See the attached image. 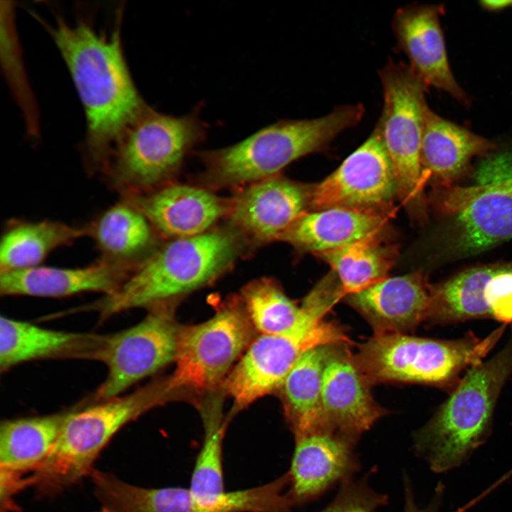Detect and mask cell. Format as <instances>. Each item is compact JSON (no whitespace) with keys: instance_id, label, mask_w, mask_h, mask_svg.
<instances>
[{"instance_id":"19","label":"cell","mask_w":512,"mask_h":512,"mask_svg":"<svg viewBox=\"0 0 512 512\" xmlns=\"http://www.w3.org/2000/svg\"><path fill=\"white\" fill-rule=\"evenodd\" d=\"M309 205V188L285 178L252 183L231 206L235 225L259 240L279 239Z\"/></svg>"},{"instance_id":"31","label":"cell","mask_w":512,"mask_h":512,"mask_svg":"<svg viewBox=\"0 0 512 512\" xmlns=\"http://www.w3.org/2000/svg\"><path fill=\"white\" fill-rule=\"evenodd\" d=\"M90 476L97 498L110 512L191 511L188 489L139 487L97 469Z\"/></svg>"},{"instance_id":"38","label":"cell","mask_w":512,"mask_h":512,"mask_svg":"<svg viewBox=\"0 0 512 512\" xmlns=\"http://www.w3.org/2000/svg\"><path fill=\"white\" fill-rule=\"evenodd\" d=\"M97 512H110V511L109 510H107V508L102 507L101 510L99 511H97Z\"/></svg>"},{"instance_id":"8","label":"cell","mask_w":512,"mask_h":512,"mask_svg":"<svg viewBox=\"0 0 512 512\" xmlns=\"http://www.w3.org/2000/svg\"><path fill=\"white\" fill-rule=\"evenodd\" d=\"M383 107L376 126L393 169L398 198L409 208L422 206L420 152L427 85L408 64L390 60L379 71Z\"/></svg>"},{"instance_id":"10","label":"cell","mask_w":512,"mask_h":512,"mask_svg":"<svg viewBox=\"0 0 512 512\" xmlns=\"http://www.w3.org/2000/svg\"><path fill=\"white\" fill-rule=\"evenodd\" d=\"M251 337L247 314L226 306L203 323L182 328L176 367L167 378L173 393L181 390H210L225 378Z\"/></svg>"},{"instance_id":"37","label":"cell","mask_w":512,"mask_h":512,"mask_svg":"<svg viewBox=\"0 0 512 512\" xmlns=\"http://www.w3.org/2000/svg\"><path fill=\"white\" fill-rule=\"evenodd\" d=\"M479 4L484 9L492 11L512 8V1L510 0L481 1Z\"/></svg>"},{"instance_id":"34","label":"cell","mask_w":512,"mask_h":512,"mask_svg":"<svg viewBox=\"0 0 512 512\" xmlns=\"http://www.w3.org/2000/svg\"><path fill=\"white\" fill-rule=\"evenodd\" d=\"M487 195L512 196V176L471 186H444L437 192L435 198L442 210L455 213L473 200Z\"/></svg>"},{"instance_id":"18","label":"cell","mask_w":512,"mask_h":512,"mask_svg":"<svg viewBox=\"0 0 512 512\" xmlns=\"http://www.w3.org/2000/svg\"><path fill=\"white\" fill-rule=\"evenodd\" d=\"M108 335L56 331L7 316L0 318V370L38 359L100 361Z\"/></svg>"},{"instance_id":"25","label":"cell","mask_w":512,"mask_h":512,"mask_svg":"<svg viewBox=\"0 0 512 512\" xmlns=\"http://www.w3.org/2000/svg\"><path fill=\"white\" fill-rule=\"evenodd\" d=\"M70 411L2 421L0 468L33 472L55 447Z\"/></svg>"},{"instance_id":"2","label":"cell","mask_w":512,"mask_h":512,"mask_svg":"<svg viewBox=\"0 0 512 512\" xmlns=\"http://www.w3.org/2000/svg\"><path fill=\"white\" fill-rule=\"evenodd\" d=\"M512 373V336L491 358L469 368L449 397L414 435L415 454L432 471L462 465L491 431L499 395Z\"/></svg>"},{"instance_id":"22","label":"cell","mask_w":512,"mask_h":512,"mask_svg":"<svg viewBox=\"0 0 512 512\" xmlns=\"http://www.w3.org/2000/svg\"><path fill=\"white\" fill-rule=\"evenodd\" d=\"M495 144L447 120L427 106L421 144V164L444 186L459 178L475 156L486 154Z\"/></svg>"},{"instance_id":"21","label":"cell","mask_w":512,"mask_h":512,"mask_svg":"<svg viewBox=\"0 0 512 512\" xmlns=\"http://www.w3.org/2000/svg\"><path fill=\"white\" fill-rule=\"evenodd\" d=\"M386 220V215L342 208L304 212L279 239L316 255L379 235Z\"/></svg>"},{"instance_id":"9","label":"cell","mask_w":512,"mask_h":512,"mask_svg":"<svg viewBox=\"0 0 512 512\" xmlns=\"http://www.w3.org/2000/svg\"><path fill=\"white\" fill-rule=\"evenodd\" d=\"M305 309L304 318L290 332L258 337L225 379L223 388L233 399L235 410L281 389L306 351L323 345L350 343L341 326L324 320V311L311 307Z\"/></svg>"},{"instance_id":"26","label":"cell","mask_w":512,"mask_h":512,"mask_svg":"<svg viewBox=\"0 0 512 512\" xmlns=\"http://www.w3.org/2000/svg\"><path fill=\"white\" fill-rule=\"evenodd\" d=\"M455 252L471 255L512 239V196L477 198L454 213Z\"/></svg>"},{"instance_id":"35","label":"cell","mask_w":512,"mask_h":512,"mask_svg":"<svg viewBox=\"0 0 512 512\" xmlns=\"http://www.w3.org/2000/svg\"><path fill=\"white\" fill-rule=\"evenodd\" d=\"M1 469V512L17 511L14 496L22 489L32 485L31 475L4 468Z\"/></svg>"},{"instance_id":"30","label":"cell","mask_w":512,"mask_h":512,"mask_svg":"<svg viewBox=\"0 0 512 512\" xmlns=\"http://www.w3.org/2000/svg\"><path fill=\"white\" fill-rule=\"evenodd\" d=\"M316 255L331 267L347 296L386 278L397 255L377 235Z\"/></svg>"},{"instance_id":"12","label":"cell","mask_w":512,"mask_h":512,"mask_svg":"<svg viewBox=\"0 0 512 512\" xmlns=\"http://www.w3.org/2000/svg\"><path fill=\"white\" fill-rule=\"evenodd\" d=\"M396 197L392 164L375 125L334 172L309 188L308 206L314 210L342 208L387 216Z\"/></svg>"},{"instance_id":"5","label":"cell","mask_w":512,"mask_h":512,"mask_svg":"<svg viewBox=\"0 0 512 512\" xmlns=\"http://www.w3.org/2000/svg\"><path fill=\"white\" fill-rule=\"evenodd\" d=\"M171 396L165 378L129 394L72 410L55 447L32 472V486L38 494L51 496L78 483L91 474L97 457L121 428Z\"/></svg>"},{"instance_id":"33","label":"cell","mask_w":512,"mask_h":512,"mask_svg":"<svg viewBox=\"0 0 512 512\" xmlns=\"http://www.w3.org/2000/svg\"><path fill=\"white\" fill-rule=\"evenodd\" d=\"M388 496L371 489L367 479L341 484L334 499L320 512H375L386 505Z\"/></svg>"},{"instance_id":"32","label":"cell","mask_w":512,"mask_h":512,"mask_svg":"<svg viewBox=\"0 0 512 512\" xmlns=\"http://www.w3.org/2000/svg\"><path fill=\"white\" fill-rule=\"evenodd\" d=\"M242 297L250 321L262 335L289 333L305 316L304 307L297 306L270 280H258L247 286Z\"/></svg>"},{"instance_id":"4","label":"cell","mask_w":512,"mask_h":512,"mask_svg":"<svg viewBox=\"0 0 512 512\" xmlns=\"http://www.w3.org/2000/svg\"><path fill=\"white\" fill-rule=\"evenodd\" d=\"M364 114V106L357 103L340 105L317 118L279 120L233 145L203 152L202 158L220 182L253 183L273 177L302 156L326 150Z\"/></svg>"},{"instance_id":"29","label":"cell","mask_w":512,"mask_h":512,"mask_svg":"<svg viewBox=\"0 0 512 512\" xmlns=\"http://www.w3.org/2000/svg\"><path fill=\"white\" fill-rule=\"evenodd\" d=\"M508 265H484L465 270L447 281L432 285L428 321L447 324L491 319L484 298L489 281Z\"/></svg>"},{"instance_id":"11","label":"cell","mask_w":512,"mask_h":512,"mask_svg":"<svg viewBox=\"0 0 512 512\" xmlns=\"http://www.w3.org/2000/svg\"><path fill=\"white\" fill-rule=\"evenodd\" d=\"M149 309L140 322L109 334L100 361L107 366V374L97 390L98 400L119 396L175 361L182 328L168 303Z\"/></svg>"},{"instance_id":"17","label":"cell","mask_w":512,"mask_h":512,"mask_svg":"<svg viewBox=\"0 0 512 512\" xmlns=\"http://www.w3.org/2000/svg\"><path fill=\"white\" fill-rule=\"evenodd\" d=\"M138 265L101 259L82 267L38 266L1 272V296L63 297L82 292L115 294Z\"/></svg>"},{"instance_id":"1","label":"cell","mask_w":512,"mask_h":512,"mask_svg":"<svg viewBox=\"0 0 512 512\" xmlns=\"http://www.w3.org/2000/svg\"><path fill=\"white\" fill-rule=\"evenodd\" d=\"M119 19L110 33L80 20L44 23L67 65L86 119L85 151L94 167L105 169L126 129L151 107L133 81L124 55Z\"/></svg>"},{"instance_id":"28","label":"cell","mask_w":512,"mask_h":512,"mask_svg":"<svg viewBox=\"0 0 512 512\" xmlns=\"http://www.w3.org/2000/svg\"><path fill=\"white\" fill-rule=\"evenodd\" d=\"M151 223L129 201L115 204L103 212L90 226L91 236L102 259L138 265L139 257L151 244Z\"/></svg>"},{"instance_id":"23","label":"cell","mask_w":512,"mask_h":512,"mask_svg":"<svg viewBox=\"0 0 512 512\" xmlns=\"http://www.w3.org/2000/svg\"><path fill=\"white\" fill-rule=\"evenodd\" d=\"M338 345L313 348L302 354L281 389L287 422L294 437L324 430L321 412V384L328 359Z\"/></svg>"},{"instance_id":"15","label":"cell","mask_w":512,"mask_h":512,"mask_svg":"<svg viewBox=\"0 0 512 512\" xmlns=\"http://www.w3.org/2000/svg\"><path fill=\"white\" fill-rule=\"evenodd\" d=\"M294 439L286 492L294 507L317 499L336 484L351 479L360 468L356 442L343 436L319 432Z\"/></svg>"},{"instance_id":"7","label":"cell","mask_w":512,"mask_h":512,"mask_svg":"<svg viewBox=\"0 0 512 512\" xmlns=\"http://www.w3.org/2000/svg\"><path fill=\"white\" fill-rule=\"evenodd\" d=\"M201 107L174 116L150 108L130 124L114 146L105 170L129 197L173 174L188 152L206 136Z\"/></svg>"},{"instance_id":"16","label":"cell","mask_w":512,"mask_h":512,"mask_svg":"<svg viewBox=\"0 0 512 512\" xmlns=\"http://www.w3.org/2000/svg\"><path fill=\"white\" fill-rule=\"evenodd\" d=\"M432 288L421 273L414 272L386 277L345 297L375 334H405L428 320Z\"/></svg>"},{"instance_id":"3","label":"cell","mask_w":512,"mask_h":512,"mask_svg":"<svg viewBox=\"0 0 512 512\" xmlns=\"http://www.w3.org/2000/svg\"><path fill=\"white\" fill-rule=\"evenodd\" d=\"M238 250L233 233L212 231L176 238L141 262L115 294L83 307L100 321L134 308L168 303L215 279Z\"/></svg>"},{"instance_id":"14","label":"cell","mask_w":512,"mask_h":512,"mask_svg":"<svg viewBox=\"0 0 512 512\" xmlns=\"http://www.w3.org/2000/svg\"><path fill=\"white\" fill-rule=\"evenodd\" d=\"M347 344L338 345L322 377L321 412L324 430L357 442L387 412L376 403L370 383L357 366Z\"/></svg>"},{"instance_id":"20","label":"cell","mask_w":512,"mask_h":512,"mask_svg":"<svg viewBox=\"0 0 512 512\" xmlns=\"http://www.w3.org/2000/svg\"><path fill=\"white\" fill-rule=\"evenodd\" d=\"M137 206L151 225L176 238L208 232L224 213L222 201L212 193L188 185H172L127 200Z\"/></svg>"},{"instance_id":"6","label":"cell","mask_w":512,"mask_h":512,"mask_svg":"<svg viewBox=\"0 0 512 512\" xmlns=\"http://www.w3.org/2000/svg\"><path fill=\"white\" fill-rule=\"evenodd\" d=\"M505 329L503 324L484 338L469 332L453 340L402 333L374 334L360 345L353 358L370 384L416 383L451 393L462 374L483 361Z\"/></svg>"},{"instance_id":"13","label":"cell","mask_w":512,"mask_h":512,"mask_svg":"<svg viewBox=\"0 0 512 512\" xmlns=\"http://www.w3.org/2000/svg\"><path fill=\"white\" fill-rule=\"evenodd\" d=\"M444 11V6L437 4L399 7L393 16V32L409 66L428 87L446 92L468 107L469 97L456 80L447 59L440 23Z\"/></svg>"},{"instance_id":"27","label":"cell","mask_w":512,"mask_h":512,"mask_svg":"<svg viewBox=\"0 0 512 512\" xmlns=\"http://www.w3.org/2000/svg\"><path fill=\"white\" fill-rule=\"evenodd\" d=\"M201 416L204 438L188 488L190 512H217L227 493L223 465V441L226 422L223 420L220 403L204 406Z\"/></svg>"},{"instance_id":"36","label":"cell","mask_w":512,"mask_h":512,"mask_svg":"<svg viewBox=\"0 0 512 512\" xmlns=\"http://www.w3.org/2000/svg\"><path fill=\"white\" fill-rule=\"evenodd\" d=\"M404 489L405 506L403 512H439L444 489L441 484L437 485L431 502L422 508H419L415 501L410 480L406 474L404 476Z\"/></svg>"},{"instance_id":"24","label":"cell","mask_w":512,"mask_h":512,"mask_svg":"<svg viewBox=\"0 0 512 512\" xmlns=\"http://www.w3.org/2000/svg\"><path fill=\"white\" fill-rule=\"evenodd\" d=\"M89 235V226L48 220L14 222L1 237V272L41 266L53 250Z\"/></svg>"}]
</instances>
